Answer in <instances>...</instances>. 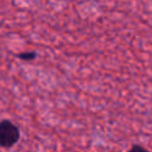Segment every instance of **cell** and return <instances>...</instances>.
I'll list each match as a JSON object with an SVG mask.
<instances>
[{
    "instance_id": "6da1fadb",
    "label": "cell",
    "mask_w": 152,
    "mask_h": 152,
    "mask_svg": "<svg viewBox=\"0 0 152 152\" xmlns=\"http://www.w3.org/2000/svg\"><path fill=\"white\" fill-rule=\"evenodd\" d=\"M20 138V129L10 120L0 121V147L10 148L14 146Z\"/></svg>"
},
{
    "instance_id": "7a4b0ae2",
    "label": "cell",
    "mask_w": 152,
    "mask_h": 152,
    "mask_svg": "<svg viewBox=\"0 0 152 152\" xmlns=\"http://www.w3.org/2000/svg\"><path fill=\"white\" fill-rule=\"evenodd\" d=\"M17 57L21 61H25V62H30V61H33L37 58V53L34 51H24V52H19L17 55Z\"/></svg>"
},
{
    "instance_id": "3957f363",
    "label": "cell",
    "mask_w": 152,
    "mask_h": 152,
    "mask_svg": "<svg viewBox=\"0 0 152 152\" xmlns=\"http://www.w3.org/2000/svg\"><path fill=\"white\" fill-rule=\"evenodd\" d=\"M128 152H150V151H148V150H146L145 147L140 146V145H133Z\"/></svg>"
}]
</instances>
